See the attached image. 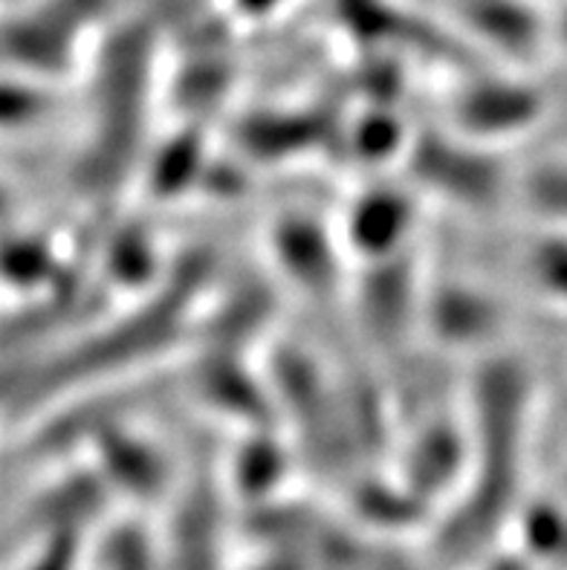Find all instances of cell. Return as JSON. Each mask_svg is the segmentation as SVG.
<instances>
[{"label":"cell","mask_w":567,"mask_h":570,"mask_svg":"<svg viewBox=\"0 0 567 570\" xmlns=\"http://www.w3.org/2000/svg\"><path fill=\"white\" fill-rule=\"evenodd\" d=\"M27 570H67V557L61 550H47V553H41V559H36Z\"/></svg>","instance_id":"cell-2"},{"label":"cell","mask_w":567,"mask_h":570,"mask_svg":"<svg viewBox=\"0 0 567 570\" xmlns=\"http://www.w3.org/2000/svg\"><path fill=\"white\" fill-rule=\"evenodd\" d=\"M545 191H547V200L556 206V212L567 215V168H559V171H554L550 177H547Z\"/></svg>","instance_id":"cell-1"},{"label":"cell","mask_w":567,"mask_h":570,"mask_svg":"<svg viewBox=\"0 0 567 570\" xmlns=\"http://www.w3.org/2000/svg\"><path fill=\"white\" fill-rule=\"evenodd\" d=\"M554 36L559 41L561 50L567 52V0H561L559 14H556V23H554Z\"/></svg>","instance_id":"cell-3"},{"label":"cell","mask_w":567,"mask_h":570,"mask_svg":"<svg viewBox=\"0 0 567 570\" xmlns=\"http://www.w3.org/2000/svg\"><path fill=\"white\" fill-rule=\"evenodd\" d=\"M0 206H3V200H0Z\"/></svg>","instance_id":"cell-4"}]
</instances>
